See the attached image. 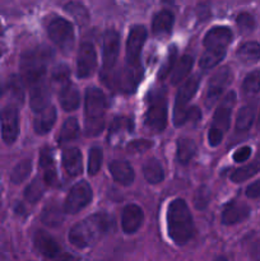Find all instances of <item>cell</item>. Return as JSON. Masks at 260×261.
Masks as SVG:
<instances>
[{"instance_id": "obj_53", "label": "cell", "mask_w": 260, "mask_h": 261, "mask_svg": "<svg viewBox=\"0 0 260 261\" xmlns=\"http://www.w3.org/2000/svg\"><path fill=\"white\" fill-rule=\"evenodd\" d=\"M250 256L254 261H260V237H257L256 240L251 242L249 247Z\"/></svg>"}, {"instance_id": "obj_59", "label": "cell", "mask_w": 260, "mask_h": 261, "mask_svg": "<svg viewBox=\"0 0 260 261\" xmlns=\"http://www.w3.org/2000/svg\"><path fill=\"white\" fill-rule=\"evenodd\" d=\"M259 155H260V152H259Z\"/></svg>"}, {"instance_id": "obj_13", "label": "cell", "mask_w": 260, "mask_h": 261, "mask_svg": "<svg viewBox=\"0 0 260 261\" xmlns=\"http://www.w3.org/2000/svg\"><path fill=\"white\" fill-rule=\"evenodd\" d=\"M97 66V54L94 46L89 42L82 43L76 60V74L79 78H88L94 73Z\"/></svg>"}, {"instance_id": "obj_44", "label": "cell", "mask_w": 260, "mask_h": 261, "mask_svg": "<svg viewBox=\"0 0 260 261\" xmlns=\"http://www.w3.org/2000/svg\"><path fill=\"white\" fill-rule=\"evenodd\" d=\"M211 200V191L206 186H201L196 190L195 195H194V204L198 209H204L209 204Z\"/></svg>"}, {"instance_id": "obj_21", "label": "cell", "mask_w": 260, "mask_h": 261, "mask_svg": "<svg viewBox=\"0 0 260 261\" xmlns=\"http://www.w3.org/2000/svg\"><path fill=\"white\" fill-rule=\"evenodd\" d=\"M112 178L120 185L127 186L134 181V170L126 161H112L109 166Z\"/></svg>"}, {"instance_id": "obj_11", "label": "cell", "mask_w": 260, "mask_h": 261, "mask_svg": "<svg viewBox=\"0 0 260 261\" xmlns=\"http://www.w3.org/2000/svg\"><path fill=\"white\" fill-rule=\"evenodd\" d=\"M140 81H142L140 64H127L115 76V83H116L117 88L125 93L134 92Z\"/></svg>"}, {"instance_id": "obj_38", "label": "cell", "mask_w": 260, "mask_h": 261, "mask_svg": "<svg viewBox=\"0 0 260 261\" xmlns=\"http://www.w3.org/2000/svg\"><path fill=\"white\" fill-rule=\"evenodd\" d=\"M224 55H226V53H217V51L205 50V53L201 55L199 65L204 70H208V69H212L216 65H218L222 61V59L224 58Z\"/></svg>"}, {"instance_id": "obj_16", "label": "cell", "mask_w": 260, "mask_h": 261, "mask_svg": "<svg viewBox=\"0 0 260 261\" xmlns=\"http://www.w3.org/2000/svg\"><path fill=\"white\" fill-rule=\"evenodd\" d=\"M120 50V36L116 31L110 30L103 36V53H102V63L105 70H111L116 64Z\"/></svg>"}, {"instance_id": "obj_20", "label": "cell", "mask_w": 260, "mask_h": 261, "mask_svg": "<svg viewBox=\"0 0 260 261\" xmlns=\"http://www.w3.org/2000/svg\"><path fill=\"white\" fill-rule=\"evenodd\" d=\"M35 247L38 252L43 256V259L54 256L61 251V247L58 242L45 231H37L35 234Z\"/></svg>"}, {"instance_id": "obj_8", "label": "cell", "mask_w": 260, "mask_h": 261, "mask_svg": "<svg viewBox=\"0 0 260 261\" xmlns=\"http://www.w3.org/2000/svg\"><path fill=\"white\" fill-rule=\"evenodd\" d=\"M92 189L88 182L81 181L75 184L69 191L68 196L64 203V212L69 214H75L86 208L92 201Z\"/></svg>"}, {"instance_id": "obj_17", "label": "cell", "mask_w": 260, "mask_h": 261, "mask_svg": "<svg viewBox=\"0 0 260 261\" xmlns=\"http://www.w3.org/2000/svg\"><path fill=\"white\" fill-rule=\"evenodd\" d=\"M250 216V206L247 204L242 203L239 200H232L227 204L222 212V223L226 226H232L244 222L245 219L249 218Z\"/></svg>"}, {"instance_id": "obj_10", "label": "cell", "mask_w": 260, "mask_h": 261, "mask_svg": "<svg viewBox=\"0 0 260 261\" xmlns=\"http://www.w3.org/2000/svg\"><path fill=\"white\" fill-rule=\"evenodd\" d=\"M2 137L7 144H13L19 135V112L15 106H7L0 111Z\"/></svg>"}, {"instance_id": "obj_7", "label": "cell", "mask_w": 260, "mask_h": 261, "mask_svg": "<svg viewBox=\"0 0 260 261\" xmlns=\"http://www.w3.org/2000/svg\"><path fill=\"white\" fill-rule=\"evenodd\" d=\"M48 36L51 41L61 50H70L74 43V28L65 18H54L48 23Z\"/></svg>"}, {"instance_id": "obj_40", "label": "cell", "mask_w": 260, "mask_h": 261, "mask_svg": "<svg viewBox=\"0 0 260 261\" xmlns=\"http://www.w3.org/2000/svg\"><path fill=\"white\" fill-rule=\"evenodd\" d=\"M134 124H133V120L129 117H116V119L112 121L111 127H110L109 138H112L115 134H119L121 132L132 133Z\"/></svg>"}, {"instance_id": "obj_35", "label": "cell", "mask_w": 260, "mask_h": 261, "mask_svg": "<svg viewBox=\"0 0 260 261\" xmlns=\"http://www.w3.org/2000/svg\"><path fill=\"white\" fill-rule=\"evenodd\" d=\"M45 181L40 180V178H35V180L27 186V189H25V200L30 201V203H37V201L42 198L43 191H45Z\"/></svg>"}, {"instance_id": "obj_12", "label": "cell", "mask_w": 260, "mask_h": 261, "mask_svg": "<svg viewBox=\"0 0 260 261\" xmlns=\"http://www.w3.org/2000/svg\"><path fill=\"white\" fill-rule=\"evenodd\" d=\"M147 40V30L143 25H134L130 30L126 41V63L140 64L139 58Z\"/></svg>"}, {"instance_id": "obj_45", "label": "cell", "mask_w": 260, "mask_h": 261, "mask_svg": "<svg viewBox=\"0 0 260 261\" xmlns=\"http://www.w3.org/2000/svg\"><path fill=\"white\" fill-rule=\"evenodd\" d=\"M152 142L145 139H140V140H134V142L130 143L127 145V150L130 153H139V152H145V150L149 149L152 147Z\"/></svg>"}, {"instance_id": "obj_3", "label": "cell", "mask_w": 260, "mask_h": 261, "mask_svg": "<svg viewBox=\"0 0 260 261\" xmlns=\"http://www.w3.org/2000/svg\"><path fill=\"white\" fill-rule=\"evenodd\" d=\"M107 101L103 92L98 88H88L84 99V116H86V135L96 137L103 130L105 112Z\"/></svg>"}, {"instance_id": "obj_5", "label": "cell", "mask_w": 260, "mask_h": 261, "mask_svg": "<svg viewBox=\"0 0 260 261\" xmlns=\"http://www.w3.org/2000/svg\"><path fill=\"white\" fill-rule=\"evenodd\" d=\"M144 124L149 130L161 133L167 125V102L162 92L152 93L148 98Z\"/></svg>"}, {"instance_id": "obj_27", "label": "cell", "mask_w": 260, "mask_h": 261, "mask_svg": "<svg viewBox=\"0 0 260 261\" xmlns=\"http://www.w3.org/2000/svg\"><path fill=\"white\" fill-rule=\"evenodd\" d=\"M256 114V106L254 103L245 105L240 109L236 117V130L239 132H247L252 126Z\"/></svg>"}, {"instance_id": "obj_54", "label": "cell", "mask_w": 260, "mask_h": 261, "mask_svg": "<svg viewBox=\"0 0 260 261\" xmlns=\"http://www.w3.org/2000/svg\"><path fill=\"white\" fill-rule=\"evenodd\" d=\"M3 92H4V87H3V84H2V83H0V97H2Z\"/></svg>"}, {"instance_id": "obj_4", "label": "cell", "mask_w": 260, "mask_h": 261, "mask_svg": "<svg viewBox=\"0 0 260 261\" xmlns=\"http://www.w3.org/2000/svg\"><path fill=\"white\" fill-rule=\"evenodd\" d=\"M51 53L45 47L25 51L20 58V78L28 87L45 81Z\"/></svg>"}, {"instance_id": "obj_58", "label": "cell", "mask_w": 260, "mask_h": 261, "mask_svg": "<svg viewBox=\"0 0 260 261\" xmlns=\"http://www.w3.org/2000/svg\"><path fill=\"white\" fill-rule=\"evenodd\" d=\"M0 55H2V51H0Z\"/></svg>"}, {"instance_id": "obj_2", "label": "cell", "mask_w": 260, "mask_h": 261, "mask_svg": "<svg viewBox=\"0 0 260 261\" xmlns=\"http://www.w3.org/2000/svg\"><path fill=\"white\" fill-rule=\"evenodd\" d=\"M167 228L171 240L178 246L188 244L193 239L195 232L193 216L184 199H175L168 205Z\"/></svg>"}, {"instance_id": "obj_47", "label": "cell", "mask_w": 260, "mask_h": 261, "mask_svg": "<svg viewBox=\"0 0 260 261\" xmlns=\"http://www.w3.org/2000/svg\"><path fill=\"white\" fill-rule=\"evenodd\" d=\"M40 166L43 168V170L48 167H54V157L50 148H42V150H41Z\"/></svg>"}, {"instance_id": "obj_19", "label": "cell", "mask_w": 260, "mask_h": 261, "mask_svg": "<svg viewBox=\"0 0 260 261\" xmlns=\"http://www.w3.org/2000/svg\"><path fill=\"white\" fill-rule=\"evenodd\" d=\"M50 102V89L45 81L30 86V103L35 112L42 111Z\"/></svg>"}, {"instance_id": "obj_9", "label": "cell", "mask_w": 260, "mask_h": 261, "mask_svg": "<svg viewBox=\"0 0 260 261\" xmlns=\"http://www.w3.org/2000/svg\"><path fill=\"white\" fill-rule=\"evenodd\" d=\"M232 78V71L228 66H224V68L219 69L216 73L212 75L211 81H209L208 87H206V96H205V102L206 106L211 107L218 101L222 97L223 92L228 88V86L231 84Z\"/></svg>"}, {"instance_id": "obj_37", "label": "cell", "mask_w": 260, "mask_h": 261, "mask_svg": "<svg viewBox=\"0 0 260 261\" xmlns=\"http://www.w3.org/2000/svg\"><path fill=\"white\" fill-rule=\"evenodd\" d=\"M102 160H103V153L102 149L98 147H93L89 150L88 155V173L91 176L97 175L101 170Z\"/></svg>"}, {"instance_id": "obj_23", "label": "cell", "mask_w": 260, "mask_h": 261, "mask_svg": "<svg viewBox=\"0 0 260 261\" xmlns=\"http://www.w3.org/2000/svg\"><path fill=\"white\" fill-rule=\"evenodd\" d=\"M59 97H60V105L64 111H74L78 109L79 103H81V96H79L78 89L70 82L65 84L63 88H60Z\"/></svg>"}, {"instance_id": "obj_29", "label": "cell", "mask_w": 260, "mask_h": 261, "mask_svg": "<svg viewBox=\"0 0 260 261\" xmlns=\"http://www.w3.org/2000/svg\"><path fill=\"white\" fill-rule=\"evenodd\" d=\"M260 172V155H257V158L252 162L247 163V165L242 166V167L237 168L233 172L231 173V180L233 182H244V181L249 180L252 176H255L256 173Z\"/></svg>"}, {"instance_id": "obj_55", "label": "cell", "mask_w": 260, "mask_h": 261, "mask_svg": "<svg viewBox=\"0 0 260 261\" xmlns=\"http://www.w3.org/2000/svg\"><path fill=\"white\" fill-rule=\"evenodd\" d=\"M257 127L260 129V114H259V119H257Z\"/></svg>"}, {"instance_id": "obj_42", "label": "cell", "mask_w": 260, "mask_h": 261, "mask_svg": "<svg viewBox=\"0 0 260 261\" xmlns=\"http://www.w3.org/2000/svg\"><path fill=\"white\" fill-rule=\"evenodd\" d=\"M8 88H9L10 93L13 94L17 101H19L20 103L23 102V98H24V91H23V79L19 78L17 75H13L10 78L9 84H8Z\"/></svg>"}, {"instance_id": "obj_57", "label": "cell", "mask_w": 260, "mask_h": 261, "mask_svg": "<svg viewBox=\"0 0 260 261\" xmlns=\"http://www.w3.org/2000/svg\"><path fill=\"white\" fill-rule=\"evenodd\" d=\"M0 199H2V184H0Z\"/></svg>"}, {"instance_id": "obj_34", "label": "cell", "mask_w": 260, "mask_h": 261, "mask_svg": "<svg viewBox=\"0 0 260 261\" xmlns=\"http://www.w3.org/2000/svg\"><path fill=\"white\" fill-rule=\"evenodd\" d=\"M242 91L247 96H254L260 92V70H252L247 74L242 83Z\"/></svg>"}, {"instance_id": "obj_51", "label": "cell", "mask_w": 260, "mask_h": 261, "mask_svg": "<svg viewBox=\"0 0 260 261\" xmlns=\"http://www.w3.org/2000/svg\"><path fill=\"white\" fill-rule=\"evenodd\" d=\"M246 196L250 199H259L260 198V178L250 184L246 188Z\"/></svg>"}, {"instance_id": "obj_33", "label": "cell", "mask_w": 260, "mask_h": 261, "mask_svg": "<svg viewBox=\"0 0 260 261\" xmlns=\"http://www.w3.org/2000/svg\"><path fill=\"white\" fill-rule=\"evenodd\" d=\"M79 134V124L74 117H69V119L65 120V122L63 124L60 130V134L58 137V142L60 144H64V143H69L71 140L76 139Z\"/></svg>"}, {"instance_id": "obj_25", "label": "cell", "mask_w": 260, "mask_h": 261, "mask_svg": "<svg viewBox=\"0 0 260 261\" xmlns=\"http://www.w3.org/2000/svg\"><path fill=\"white\" fill-rule=\"evenodd\" d=\"M173 14L170 10H161L153 18L152 31L154 35H168L173 27Z\"/></svg>"}, {"instance_id": "obj_56", "label": "cell", "mask_w": 260, "mask_h": 261, "mask_svg": "<svg viewBox=\"0 0 260 261\" xmlns=\"http://www.w3.org/2000/svg\"><path fill=\"white\" fill-rule=\"evenodd\" d=\"M217 261H227L226 259H224V257H219V259L218 260H217Z\"/></svg>"}, {"instance_id": "obj_18", "label": "cell", "mask_w": 260, "mask_h": 261, "mask_svg": "<svg viewBox=\"0 0 260 261\" xmlns=\"http://www.w3.org/2000/svg\"><path fill=\"white\" fill-rule=\"evenodd\" d=\"M143 221H144V213H143L142 208L135 204L125 206L121 216V227L125 233H135L142 227Z\"/></svg>"}, {"instance_id": "obj_43", "label": "cell", "mask_w": 260, "mask_h": 261, "mask_svg": "<svg viewBox=\"0 0 260 261\" xmlns=\"http://www.w3.org/2000/svg\"><path fill=\"white\" fill-rule=\"evenodd\" d=\"M236 23L242 32H251L255 27V18L250 13L242 12L237 15Z\"/></svg>"}, {"instance_id": "obj_48", "label": "cell", "mask_w": 260, "mask_h": 261, "mask_svg": "<svg viewBox=\"0 0 260 261\" xmlns=\"http://www.w3.org/2000/svg\"><path fill=\"white\" fill-rule=\"evenodd\" d=\"M251 153H252L251 148L247 147V145L246 147L239 148V149L233 153V161L237 163L245 162V161H247L250 157H251Z\"/></svg>"}, {"instance_id": "obj_32", "label": "cell", "mask_w": 260, "mask_h": 261, "mask_svg": "<svg viewBox=\"0 0 260 261\" xmlns=\"http://www.w3.org/2000/svg\"><path fill=\"white\" fill-rule=\"evenodd\" d=\"M196 153V144L193 139H188L184 138L177 142V152H176V157L177 161L183 165H188L191 161V158L195 155Z\"/></svg>"}, {"instance_id": "obj_49", "label": "cell", "mask_w": 260, "mask_h": 261, "mask_svg": "<svg viewBox=\"0 0 260 261\" xmlns=\"http://www.w3.org/2000/svg\"><path fill=\"white\" fill-rule=\"evenodd\" d=\"M43 181L46 185L48 186H55L58 182V175H56L55 166L54 167H48L43 170Z\"/></svg>"}, {"instance_id": "obj_22", "label": "cell", "mask_w": 260, "mask_h": 261, "mask_svg": "<svg viewBox=\"0 0 260 261\" xmlns=\"http://www.w3.org/2000/svg\"><path fill=\"white\" fill-rule=\"evenodd\" d=\"M63 167L66 175L70 177H76L82 173L83 168V161H82L81 150L76 148H69L63 153Z\"/></svg>"}, {"instance_id": "obj_30", "label": "cell", "mask_w": 260, "mask_h": 261, "mask_svg": "<svg viewBox=\"0 0 260 261\" xmlns=\"http://www.w3.org/2000/svg\"><path fill=\"white\" fill-rule=\"evenodd\" d=\"M64 209L61 211V208L59 205H56L55 203H51L48 205L45 206L42 212V219L43 224L48 227H58L63 223L64 221Z\"/></svg>"}, {"instance_id": "obj_28", "label": "cell", "mask_w": 260, "mask_h": 261, "mask_svg": "<svg viewBox=\"0 0 260 261\" xmlns=\"http://www.w3.org/2000/svg\"><path fill=\"white\" fill-rule=\"evenodd\" d=\"M143 175L149 184H160L165 178V171L155 158L148 160L143 166Z\"/></svg>"}, {"instance_id": "obj_6", "label": "cell", "mask_w": 260, "mask_h": 261, "mask_svg": "<svg viewBox=\"0 0 260 261\" xmlns=\"http://www.w3.org/2000/svg\"><path fill=\"white\" fill-rule=\"evenodd\" d=\"M199 83H200V76L195 74L181 84V88L176 94L175 106H173V122L176 126H181L186 122L188 103L195 96L199 88Z\"/></svg>"}, {"instance_id": "obj_50", "label": "cell", "mask_w": 260, "mask_h": 261, "mask_svg": "<svg viewBox=\"0 0 260 261\" xmlns=\"http://www.w3.org/2000/svg\"><path fill=\"white\" fill-rule=\"evenodd\" d=\"M43 261H81V257L69 254V252H64L63 250H61L60 252H58V254L54 255V256L43 259Z\"/></svg>"}, {"instance_id": "obj_31", "label": "cell", "mask_w": 260, "mask_h": 261, "mask_svg": "<svg viewBox=\"0 0 260 261\" xmlns=\"http://www.w3.org/2000/svg\"><path fill=\"white\" fill-rule=\"evenodd\" d=\"M237 58L244 63H256L260 60V43L250 41L242 43L237 50Z\"/></svg>"}, {"instance_id": "obj_26", "label": "cell", "mask_w": 260, "mask_h": 261, "mask_svg": "<svg viewBox=\"0 0 260 261\" xmlns=\"http://www.w3.org/2000/svg\"><path fill=\"white\" fill-rule=\"evenodd\" d=\"M193 56L184 55L183 58L178 60V63L175 64V66H173L172 73H171V83L178 84L181 83V82L185 81V78L189 75L191 69H193Z\"/></svg>"}, {"instance_id": "obj_52", "label": "cell", "mask_w": 260, "mask_h": 261, "mask_svg": "<svg viewBox=\"0 0 260 261\" xmlns=\"http://www.w3.org/2000/svg\"><path fill=\"white\" fill-rule=\"evenodd\" d=\"M222 139H223V133L219 132V130L216 129H212L209 130V134H208V140H209V144L212 147H217V145L221 144Z\"/></svg>"}, {"instance_id": "obj_46", "label": "cell", "mask_w": 260, "mask_h": 261, "mask_svg": "<svg viewBox=\"0 0 260 261\" xmlns=\"http://www.w3.org/2000/svg\"><path fill=\"white\" fill-rule=\"evenodd\" d=\"M175 59H176V50L175 47H172V50H171L170 54H168L167 61H166V64L162 66V69H161L160 71L161 79H165L166 76L171 73V70H172L173 66H175Z\"/></svg>"}, {"instance_id": "obj_15", "label": "cell", "mask_w": 260, "mask_h": 261, "mask_svg": "<svg viewBox=\"0 0 260 261\" xmlns=\"http://www.w3.org/2000/svg\"><path fill=\"white\" fill-rule=\"evenodd\" d=\"M236 102V93L235 92H229L226 97L223 98L222 103L217 107L216 112L213 116V124H212V129L219 130L224 134L228 130L229 124H231V114L232 109Z\"/></svg>"}, {"instance_id": "obj_1", "label": "cell", "mask_w": 260, "mask_h": 261, "mask_svg": "<svg viewBox=\"0 0 260 261\" xmlns=\"http://www.w3.org/2000/svg\"><path fill=\"white\" fill-rule=\"evenodd\" d=\"M110 229V218L103 213L92 214L88 218L74 224L68 237L71 245L86 249L98 242Z\"/></svg>"}, {"instance_id": "obj_24", "label": "cell", "mask_w": 260, "mask_h": 261, "mask_svg": "<svg viewBox=\"0 0 260 261\" xmlns=\"http://www.w3.org/2000/svg\"><path fill=\"white\" fill-rule=\"evenodd\" d=\"M37 117L35 120V130L37 134H47L56 121V110L54 106H47L42 111L37 112Z\"/></svg>"}, {"instance_id": "obj_36", "label": "cell", "mask_w": 260, "mask_h": 261, "mask_svg": "<svg viewBox=\"0 0 260 261\" xmlns=\"http://www.w3.org/2000/svg\"><path fill=\"white\" fill-rule=\"evenodd\" d=\"M31 171H32V162L30 160H23L13 168L12 175H10V180L13 184H22L25 181V178L30 176Z\"/></svg>"}, {"instance_id": "obj_41", "label": "cell", "mask_w": 260, "mask_h": 261, "mask_svg": "<svg viewBox=\"0 0 260 261\" xmlns=\"http://www.w3.org/2000/svg\"><path fill=\"white\" fill-rule=\"evenodd\" d=\"M65 10L71 15V17L75 18V20L79 24H86V23L88 22V12H87V9L83 5L78 4V3H69V4H66Z\"/></svg>"}, {"instance_id": "obj_14", "label": "cell", "mask_w": 260, "mask_h": 261, "mask_svg": "<svg viewBox=\"0 0 260 261\" xmlns=\"http://www.w3.org/2000/svg\"><path fill=\"white\" fill-rule=\"evenodd\" d=\"M232 41V31L227 27H214L204 37V47L209 51L226 53Z\"/></svg>"}, {"instance_id": "obj_39", "label": "cell", "mask_w": 260, "mask_h": 261, "mask_svg": "<svg viewBox=\"0 0 260 261\" xmlns=\"http://www.w3.org/2000/svg\"><path fill=\"white\" fill-rule=\"evenodd\" d=\"M69 76H70V70H69L68 66L59 65L54 69L53 75H51V83H53V86L58 87L60 89L70 82Z\"/></svg>"}]
</instances>
